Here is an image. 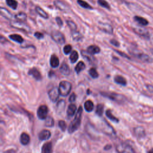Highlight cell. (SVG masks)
I'll use <instances>...</instances> for the list:
<instances>
[{"label":"cell","instance_id":"9","mask_svg":"<svg viewBox=\"0 0 153 153\" xmlns=\"http://www.w3.org/2000/svg\"><path fill=\"white\" fill-rule=\"evenodd\" d=\"M48 95L50 99L52 102H56L58 100L60 95L58 88L56 87H54L52 88H51L48 92Z\"/></svg>","mask_w":153,"mask_h":153},{"label":"cell","instance_id":"3","mask_svg":"<svg viewBox=\"0 0 153 153\" xmlns=\"http://www.w3.org/2000/svg\"><path fill=\"white\" fill-rule=\"evenodd\" d=\"M129 52L132 56L142 62L150 63L152 61V59L148 54H146L138 50L131 48L130 50H129Z\"/></svg>","mask_w":153,"mask_h":153},{"label":"cell","instance_id":"10","mask_svg":"<svg viewBox=\"0 0 153 153\" xmlns=\"http://www.w3.org/2000/svg\"><path fill=\"white\" fill-rule=\"evenodd\" d=\"M133 29L134 32L137 33V35L145 37V38H149V33L146 29L142 26H136L134 27H133Z\"/></svg>","mask_w":153,"mask_h":153},{"label":"cell","instance_id":"33","mask_svg":"<svg viewBox=\"0 0 153 153\" xmlns=\"http://www.w3.org/2000/svg\"><path fill=\"white\" fill-rule=\"evenodd\" d=\"M6 3L8 7L13 10H16L18 6V2L16 0H5Z\"/></svg>","mask_w":153,"mask_h":153},{"label":"cell","instance_id":"8","mask_svg":"<svg viewBox=\"0 0 153 153\" xmlns=\"http://www.w3.org/2000/svg\"><path fill=\"white\" fill-rule=\"evenodd\" d=\"M48 112V107L46 105H41L37 110V116L40 120H45L47 117Z\"/></svg>","mask_w":153,"mask_h":153},{"label":"cell","instance_id":"18","mask_svg":"<svg viewBox=\"0 0 153 153\" xmlns=\"http://www.w3.org/2000/svg\"><path fill=\"white\" fill-rule=\"evenodd\" d=\"M51 136V133L48 130H42L38 134V137L41 140H45L48 139Z\"/></svg>","mask_w":153,"mask_h":153},{"label":"cell","instance_id":"50","mask_svg":"<svg viewBox=\"0 0 153 153\" xmlns=\"http://www.w3.org/2000/svg\"><path fill=\"white\" fill-rule=\"evenodd\" d=\"M4 142V131L0 128V144H2Z\"/></svg>","mask_w":153,"mask_h":153},{"label":"cell","instance_id":"52","mask_svg":"<svg viewBox=\"0 0 153 153\" xmlns=\"http://www.w3.org/2000/svg\"><path fill=\"white\" fill-rule=\"evenodd\" d=\"M146 87H147V89L151 93H153V85H151V84H147L146 85Z\"/></svg>","mask_w":153,"mask_h":153},{"label":"cell","instance_id":"20","mask_svg":"<svg viewBox=\"0 0 153 153\" xmlns=\"http://www.w3.org/2000/svg\"><path fill=\"white\" fill-rule=\"evenodd\" d=\"M76 111V105L75 104H74V103L70 104L68 106V109H67V111H66L67 116L68 117H73Z\"/></svg>","mask_w":153,"mask_h":153},{"label":"cell","instance_id":"7","mask_svg":"<svg viewBox=\"0 0 153 153\" xmlns=\"http://www.w3.org/2000/svg\"><path fill=\"white\" fill-rule=\"evenodd\" d=\"M10 25L13 27L19 30L29 32H30V27L29 26L26 25L25 22H20L18 21H11L10 22Z\"/></svg>","mask_w":153,"mask_h":153},{"label":"cell","instance_id":"43","mask_svg":"<svg viewBox=\"0 0 153 153\" xmlns=\"http://www.w3.org/2000/svg\"><path fill=\"white\" fill-rule=\"evenodd\" d=\"M72 46L69 44H67L64 47H63V52L65 54H68L72 50Z\"/></svg>","mask_w":153,"mask_h":153},{"label":"cell","instance_id":"45","mask_svg":"<svg viewBox=\"0 0 153 153\" xmlns=\"http://www.w3.org/2000/svg\"><path fill=\"white\" fill-rule=\"evenodd\" d=\"M34 36L35 38H36L38 39H41L44 38V35L42 33L39 32H36L34 33Z\"/></svg>","mask_w":153,"mask_h":153},{"label":"cell","instance_id":"11","mask_svg":"<svg viewBox=\"0 0 153 153\" xmlns=\"http://www.w3.org/2000/svg\"><path fill=\"white\" fill-rule=\"evenodd\" d=\"M100 127L102 130V131L107 134L112 135L115 134V133L114 128L105 120H103V123L100 124Z\"/></svg>","mask_w":153,"mask_h":153},{"label":"cell","instance_id":"16","mask_svg":"<svg viewBox=\"0 0 153 153\" xmlns=\"http://www.w3.org/2000/svg\"><path fill=\"white\" fill-rule=\"evenodd\" d=\"M0 15L8 20H11L13 18V14L5 8L0 7Z\"/></svg>","mask_w":153,"mask_h":153},{"label":"cell","instance_id":"47","mask_svg":"<svg viewBox=\"0 0 153 153\" xmlns=\"http://www.w3.org/2000/svg\"><path fill=\"white\" fill-rule=\"evenodd\" d=\"M56 21L57 22V24L60 26H62L63 25V21L62 20V19L60 17H56Z\"/></svg>","mask_w":153,"mask_h":153},{"label":"cell","instance_id":"49","mask_svg":"<svg viewBox=\"0 0 153 153\" xmlns=\"http://www.w3.org/2000/svg\"><path fill=\"white\" fill-rule=\"evenodd\" d=\"M8 42V40L7 39V38L4 36H3L2 35H0V43L1 44H5Z\"/></svg>","mask_w":153,"mask_h":153},{"label":"cell","instance_id":"27","mask_svg":"<svg viewBox=\"0 0 153 153\" xmlns=\"http://www.w3.org/2000/svg\"><path fill=\"white\" fill-rule=\"evenodd\" d=\"M134 20L136 22H137L139 24H140L141 26H145L148 25L149 23L148 21L146 19H145L142 17H140V16H134Z\"/></svg>","mask_w":153,"mask_h":153},{"label":"cell","instance_id":"53","mask_svg":"<svg viewBox=\"0 0 153 153\" xmlns=\"http://www.w3.org/2000/svg\"><path fill=\"white\" fill-rule=\"evenodd\" d=\"M53 75H54V72H53V71H50V72H49V73H48V76L49 77H52Z\"/></svg>","mask_w":153,"mask_h":153},{"label":"cell","instance_id":"42","mask_svg":"<svg viewBox=\"0 0 153 153\" xmlns=\"http://www.w3.org/2000/svg\"><path fill=\"white\" fill-rule=\"evenodd\" d=\"M97 2L100 6H102L106 9H109V10L110 9V7H111L110 5L106 0H97Z\"/></svg>","mask_w":153,"mask_h":153},{"label":"cell","instance_id":"35","mask_svg":"<svg viewBox=\"0 0 153 153\" xmlns=\"http://www.w3.org/2000/svg\"><path fill=\"white\" fill-rule=\"evenodd\" d=\"M72 36L73 39L76 41H79L82 38V35L76 30L72 32Z\"/></svg>","mask_w":153,"mask_h":153},{"label":"cell","instance_id":"24","mask_svg":"<svg viewBox=\"0 0 153 153\" xmlns=\"http://www.w3.org/2000/svg\"><path fill=\"white\" fill-rule=\"evenodd\" d=\"M114 81L115 83L121 85H126L127 84V81L126 78L120 75H117L114 76Z\"/></svg>","mask_w":153,"mask_h":153},{"label":"cell","instance_id":"32","mask_svg":"<svg viewBox=\"0 0 153 153\" xmlns=\"http://www.w3.org/2000/svg\"><path fill=\"white\" fill-rule=\"evenodd\" d=\"M106 117H107L109 120H111V121H114V122H115V123H118V122L119 121L118 118H117L116 117H115V116L112 114V112L111 111V110H109V109H108V110L106 111Z\"/></svg>","mask_w":153,"mask_h":153},{"label":"cell","instance_id":"12","mask_svg":"<svg viewBox=\"0 0 153 153\" xmlns=\"http://www.w3.org/2000/svg\"><path fill=\"white\" fill-rule=\"evenodd\" d=\"M54 4L56 8L63 11H66L70 9V6L66 2L61 0H55Z\"/></svg>","mask_w":153,"mask_h":153},{"label":"cell","instance_id":"36","mask_svg":"<svg viewBox=\"0 0 153 153\" xmlns=\"http://www.w3.org/2000/svg\"><path fill=\"white\" fill-rule=\"evenodd\" d=\"M65 107V102L64 100H60L57 104V111L58 112H62Z\"/></svg>","mask_w":153,"mask_h":153},{"label":"cell","instance_id":"23","mask_svg":"<svg viewBox=\"0 0 153 153\" xmlns=\"http://www.w3.org/2000/svg\"><path fill=\"white\" fill-rule=\"evenodd\" d=\"M20 143L23 145H27L30 142V137L26 133H22L20 137Z\"/></svg>","mask_w":153,"mask_h":153},{"label":"cell","instance_id":"54","mask_svg":"<svg viewBox=\"0 0 153 153\" xmlns=\"http://www.w3.org/2000/svg\"><path fill=\"white\" fill-rule=\"evenodd\" d=\"M148 153H153V148L151 149H150L149 151H148Z\"/></svg>","mask_w":153,"mask_h":153},{"label":"cell","instance_id":"13","mask_svg":"<svg viewBox=\"0 0 153 153\" xmlns=\"http://www.w3.org/2000/svg\"><path fill=\"white\" fill-rule=\"evenodd\" d=\"M99 29L102 30V32L109 33V34H112L113 33V27L112 26L106 23H99L98 25Z\"/></svg>","mask_w":153,"mask_h":153},{"label":"cell","instance_id":"4","mask_svg":"<svg viewBox=\"0 0 153 153\" xmlns=\"http://www.w3.org/2000/svg\"><path fill=\"white\" fill-rule=\"evenodd\" d=\"M59 91L60 95L62 96H67L72 89V84L71 82L67 81H62L59 83Z\"/></svg>","mask_w":153,"mask_h":153},{"label":"cell","instance_id":"51","mask_svg":"<svg viewBox=\"0 0 153 153\" xmlns=\"http://www.w3.org/2000/svg\"><path fill=\"white\" fill-rule=\"evenodd\" d=\"M115 51H116L117 53H118L120 56H123V57H126V58L130 59V57H129L128 56H127L126 53H123V52H121V51H117V50H115Z\"/></svg>","mask_w":153,"mask_h":153},{"label":"cell","instance_id":"55","mask_svg":"<svg viewBox=\"0 0 153 153\" xmlns=\"http://www.w3.org/2000/svg\"><path fill=\"white\" fill-rule=\"evenodd\" d=\"M150 51H151V53L153 54V48H151V50H150Z\"/></svg>","mask_w":153,"mask_h":153},{"label":"cell","instance_id":"26","mask_svg":"<svg viewBox=\"0 0 153 153\" xmlns=\"http://www.w3.org/2000/svg\"><path fill=\"white\" fill-rule=\"evenodd\" d=\"M60 72L64 75H68L70 74V68L67 63H63L60 68Z\"/></svg>","mask_w":153,"mask_h":153},{"label":"cell","instance_id":"28","mask_svg":"<svg viewBox=\"0 0 153 153\" xmlns=\"http://www.w3.org/2000/svg\"><path fill=\"white\" fill-rule=\"evenodd\" d=\"M87 51L92 55L97 54L100 51V48L95 45H91L87 48Z\"/></svg>","mask_w":153,"mask_h":153},{"label":"cell","instance_id":"1","mask_svg":"<svg viewBox=\"0 0 153 153\" xmlns=\"http://www.w3.org/2000/svg\"><path fill=\"white\" fill-rule=\"evenodd\" d=\"M82 113V106H79L75 115L74 119L71 122L68 127V132L69 133L71 134L75 132L79 128L81 122Z\"/></svg>","mask_w":153,"mask_h":153},{"label":"cell","instance_id":"5","mask_svg":"<svg viewBox=\"0 0 153 153\" xmlns=\"http://www.w3.org/2000/svg\"><path fill=\"white\" fill-rule=\"evenodd\" d=\"M115 149L118 153H136L131 145L125 143L118 144L115 147Z\"/></svg>","mask_w":153,"mask_h":153},{"label":"cell","instance_id":"30","mask_svg":"<svg viewBox=\"0 0 153 153\" xmlns=\"http://www.w3.org/2000/svg\"><path fill=\"white\" fill-rule=\"evenodd\" d=\"M84 109L87 112H91L94 108V104L92 101L88 100L84 103Z\"/></svg>","mask_w":153,"mask_h":153},{"label":"cell","instance_id":"2","mask_svg":"<svg viewBox=\"0 0 153 153\" xmlns=\"http://www.w3.org/2000/svg\"><path fill=\"white\" fill-rule=\"evenodd\" d=\"M101 94L119 103H123L126 100V97L124 96L114 92H101Z\"/></svg>","mask_w":153,"mask_h":153},{"label":"cell","instance_id":"46","mask_svg":"<svg viewBox=\"0 0 153 153\" xmlns=\"http://www.w3.org/2000/svg\"><path fill=\"white\" fill-rule=\"evenodd\" d=\"M76 97V94H75L74 93H72V94H71V96H69V101L70 102H71V103H72V102H74L75 101Z\"/></svg>","mask_w":153,"mask_h":153},{"label":"cell","instance_id":"41","mask_svg":"<svg viewBox=\"0 0 153 153\" xmlns=\"http://www.w3.org/2000/svg\"><path fill=\"white\" fill-rule=\"evenodd\" d=\"M88 73L90 74V75L93 78H97L99 76V74L98 72H97L96 68H91L90 69Z\"/></svg>","mask_w":153,"mask_h":153},{"label":"cell","instance_id":"25","mask_svg":"<svg viewBox=\"0 0 153 153\" xmlns=\"http://www.w3.org/2000/svg\"><path fill=\"white\" fill-rule=\"evenodd\" d=\"M9 38L11 40H13L17 43H20V44L23 43L24 41V39L23 38V37L21 35H20L19 34H16V33L10 35Z\"/></svg>","mask_w":153,"mask_h":153},{"label":"cell","instance_id":"19","mask_svg":"<svg viewBox=\"0 0 153 153\" xmlns=\"http://www.w3.org/2000/svg\"><path fill=\"white\" fill-rule=\"evenodd\" d=\"M53 151V146L52 143L49 142L45 143L41 149V153H52Z\"/></svg>","mask_w":153,"mask_h":153},{"label":"cell","instance_id":"29","mask_svg":"<svg viewBox=\"0 0 153 153\" xmlns=\"http://www.w3.org/2000/svg\"><path fill=\"white\" fill-rule=\"evenodd\" d=\"M35 11L41 17L45 19L48 18V14L43 9H42L40 7L36 6L35 7Z\"/></svg>","mask_w":153,"mask_h":153},{"label":"cell","instance_id":"17","mask_svg":"<svg viewBox=\"0 0 153 153\" xmlns=\"http://www.w3.org/2000/svg\"><path fill=\"white\" fill-rule=\"evenodd\" d=\"M81 55L82 56V57H84L89 63L93 64L96 62L94 57L92 54L89 53L87 51L82 50V51H81Z\"/></svg>","mask_w":153,"mask_h":153},{"label":"cell","instance_id":"15","mask_svg":"<svg viewBox=\"0 0 153 153\" xmlns=\"http://www.w3.org/2000/svg\"><path fill=\"white\" fill-rule=\"evenodd\" d=\"M134 133L138 138H142L146 136L145 128L142 126H137L134 128Z\"/></svg>","mask_w":153,"mask_h":153},{"label":"cell","instance_id":"37","mask_svg":"<svg viewBox=\"0 0 153 153\" xmlns=\"http://www.w3.org/2000/svg\"><path fill=\"white\" fill-rule=\"evenodd\" d=\"M103 109L104 106L103 105L99 103L97 105L96 109V114L99 116V117H102L103 112Z\"/></svg>","mask_w":153,"mask_h":153},{"label":"cell","instance_id":"6","mask_svg":"<svg viewBox=\"0 0 153 153\" xmlns=\"http://www.w3.org/2000/svg\"><path fill=\"white\" fill-rule=\"evenodd\" d=\"M52 39L59 44H63L65 42V38L63 34L58 30H53L51 33Z\"/></svg>","mask_w":153,"mask_h":153},{"label":"cell","instance_id":"22","mask_svg":"<svg viewBox=\"0 0 153 153\" xmlns=\"http://www.w3.org/2000/svg\"><path fill=\"white\" fill-rule=\"evenodd\" d=\"M16 21L20 22H25L27 19V14L24 12H20L14 16Z\"/></svg>","mask_w":153,"mask_h":153},{"label":"cell","instance_id":"38","mask_svg":"<svg viewBox=\"0 0 153 153\" xmlns=\"http://www.w3.org/2000/svg\"><path fill=\"white\" fill-rule=\"evenodd\" d=\"M45 126L47 127H53L54 124V121L53 118L51 117H47L45 119Z\"/></svg>","mask_w":153,"mask_h":153},{"label":"cell","instance_id":"34","mask_svg":"<svg viewBox=\"0 0 153 153\" xmlns=\"http://www.w3.org/2000/svg\"><path fill=\"white\" fill-rule=\"evenodd\" d=\"M78 59V53L76 51L74 50L72 51V53H71L70 57H69V59L71 63H74L75 62H76L77 61Z\"/></svg>","mask_w":153,"mask_h":153},{"label":"cell","instance_id":"44","mask_svg":"<svg viewBox=\"0 0 153 153\" xmlns=\"http://www.w3.org/2000/svg\"><path fill=\"white\" fill-rule=\"evenodd\" d=\"M58 124H59V127L61 128V130L62 131H64L66 130V123L64 121H63V120L59 121V123H58Z\"/></svg>","mask_w":153,"mask_h":153},{"label":"cell","instance_id":"21","mask_svg":"<svg viewBox=\"0 0 153 153\" xmlns=\"http://www.w3.org/2000/svg\"><path fill=\"white\" fill-rule=\"evenodd\" d=\"M50 66L53 68H56L58 67V66L59 65V60L58 57L55 54L51 55L50 60Z\"/></svg>","mask_w":153,"mask_h":153},{"label":"cell","instance_id":"31","mask_svg":"<svg viewBox=\"0 0 153 153\" xmlns=\"http://www.w3.org/2000/svg\"><path fill=\"white\" fill-rule=\"evenodd\" d=\"M85 68V65L84 63L82 61H80L76 65V66L75 68V70L77 74H79L80 72L83 71Z\"/></svg>","mask_w":153,"mask_h":153},{"label":"cell","instance_id":"39","mask_svg":"<svg viewBox=\"0 0 153 153\" xmlns=\"http://www.w3.org/2000/svg\"><path fill=\"white\" fill-rule=\"evenodd\" d=\"M77 3L82 8L87 9H92L91 6L84 0H77Z\"/></svg>","mask_w":153,"mask_h":153},{"label":"cell","instance_id":"48","mask_svg":"<svg viewBox=\"0 0 153 153\" xmlns=\"http://www.w3.org/2000/svg\"><path fill=\"white\" fill-rule=\"evenodd\" d=\"M110 42L111 44H112L113 45L115 46V47H119L120 46V43L118 41H117L116 39H112L110 40Z\"/></svg>","mask_w":153,"mask_h":153},{"label":"cell","instance_id":"40","mask_svg":"<svg viewBox=\"0 0 153 153\" xmlns=\"http://www.w3.org/2000/svg\"><path fill=\"white\" fill-rule=\"evenodd\" d=\"M66 23H67L68 26H69V29H71V32L76 30V28H77L76 25L73 21H71V20H67V21H66Z\"/></svg>","mask_w":153,"mask_h":153},{"label":"cell","instance_id":"14","mask_svg":"<svg viewBox=\"0 0 153 153\" xmlns=\"http://www.w3.org/2000/svg\"><path fill=\"white\" fill-rule=\"evenodd\" d=\"M28 75L33 76L36 80L40 81L42 79V75L39 71L35 67L30 68L28 71Z\"/></svg>","mask_w":153,"mask_h":153}]
</instances>
